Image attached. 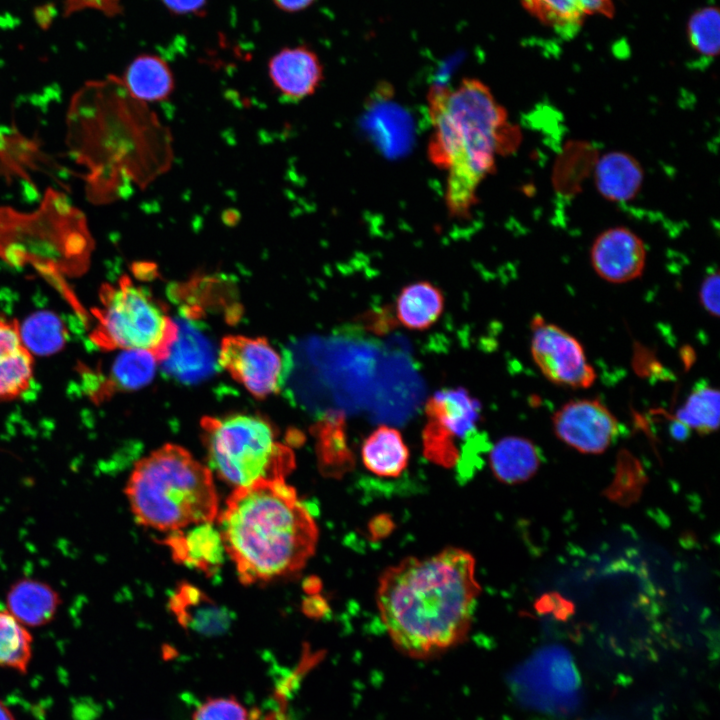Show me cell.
Wrapping results in <instances>:
<instances>
[{
  "label": "cell",
  "mask_w": 720,
  "mask_h": 720,
  "mask_svg": "<svg viewBox=\"0 0 720 720\" xmlns=\"http://www.w3.org/2000/svg\"><path fill=\"white\" fill-rule=\"evenodd\" d=\"M479 594L473 556L449 547L385 569L376 602L394 646L409 657L425 659L466 638Z\"/></svg>",
  "instance_id": "1"
},
{
  "label": "cell",
  "mask_w": 720,
  "mask_h": 720,
  "mask_svg": "<svg viewBox=\"0 0 720 720\" xmlns=\"http://www.w3.org/2000/svg\"><path fill=\"white\" fill-rule=\"evenodd\" d=\"M86 106L82 119L70 116L72 143L88 166L89 189L96 200H111L131 183L143 187L165 172L172 158L171 137L156 115L112 75L89 82L76 95Z\"/></svg>",
  "instance_id": "2"
},
{
  "label": "cell",
  "mask_w": 720,
  "mask_h": 720,
  "mask_svg": "<svg viewBox=\"0 0 720 720\" xmlns=\"http://www.w3.org/2000/svg\"><path fill=\"white\" fill-rule=\"evenodd\" d=\"M427 106L432 125L428 158L447 172L449 216L467 219L478 201L480 184L495 170L496 158L520 144L519 128L490 88L474 78H464L454 88L432 85Z\"/></svg>",
  "instance_id": "3"
},
{
  "label": "cell",
  "mask_w": 720,
  "mask_h": 720,
  "mask_svg": "<svg viewBox=\"0 0 720 720\" xmlns=\"http://www.w3.org/2000/svg\"><path fill=\"white\" fill-rule=\"evenodd\" d=\"M217 518L243 584L296 573L315 552L316 522L285 480L235 488Z\"/></svg>",
  "instance_id": "4"
},
{
  "label": "cell",
  "mask_w": 720,
  "mask_h": 720,
  "mask_svg": "<svg viewBox=\"0 0 720 720\" xmlns=\"http://www.w3.org/2000/svg\"><path fill=\"white\" fill-rule=\"evenodd\" d=\"M124 490L137 523L158 531L214 522L218 516L211 470L175 444L139 460Z\"/></svg>",
  "instance_id": "5"
},
{
  "label": "cell",
  "mask_w": 720,
  "mask_h": 720,
  "mask_svg": "<svg viewBox=\"0 0 720 720\" xmlns=\"http://www.w3.org/2000/svg\"><path fill=\"white\" fill-rule=\"evenodd\" d=\"M201 427L211 468L235 488L285 480L295 467L292 450L259 416L205 417Z\"/></svg>",
  "instance_id": "6"
},
{
  "label": "cell",
  "mask_w": 720,
  "mask_h": 720,
  "mask_svg": "<svg viewBox=\"0 0 720 720\" xmlns=\"http://www.w3.org/2000/svg\"><path fill=\"white\" fill-rule=\"evenodd\" d=\"M100 306L92 311L96 324L90 340L104 351L143 350L163 361L178 334V326L164 307L142 286L123 275L104 284Z\"/></svg>",
  "instance_id": "7"
},
{
  "label": "cell",
  "mask_w": 720,
  "mask_h": 720,
  "mask_svg": "<svg viewBox=\"0 0 720 720\" xmlns=\"http://www.w3.org/2000/svg\"><path fill=\"white\" fill-rule=\"evenodd\" d=\"M520 704L537 712L567 716L581 702V679L572 655L559 645L536 650L510 676Z\"/></svg>",
  "instance_id": "8"
},
{
  "label": "cell",
  "mask_w": 720,
  "mask_h": 720,
  "mask_svg": "<svg viewBox=\"0 0 720 720\" xmlns=\"http://www.w3.org/2000/svg\"><path fill=\"white\" fill-rule=\"evenodd\" d=\"M530 328L531 355L547 380L574 389L594 384L596 372L576 337L540 315L532 319Z\"/></svg>",
  "instance_id": "9"
},
{
  "label": "cell",
  "mask_w": 720,
  "mask_h": 720,
  "mask_svg": "<svg viewBox=\"0 0 720 720\" xmlns=\"http://www.w3.org/2000/svg\"><path fill=\"white\" fill-rule=\"evenodd\" d=\"M217 357L219 364L255 397L281 391L283 360L267 340L227 336Z\"/></svg>",
  "instance_id": "10"
},
{
  "label": "cell",
  "mask_w": 720,
  "mask_h": 720,
  "mask_svg": "<svg viewBox=\"0 0 720 720\" xmlns=\"http://www.w3.org/2000/svg\"><path fill=\"white\" fill-rule=\"evenodd\" d=\"M552 428L559 440L585 454H600L616 439L619 423L599 399H573L552 415Z\"/></svg>",
  "instance_id": "11"
},
{
  "label": "cell",
  "mask_w": 720,
  "mask_h": 720,
  "mask_svg": "<svg viewBox=\"0 0 720 720\" xmlns=\"http://www.w3.org/2000/svg\"><path fill=\"white\" fill-rule=\"evenodd\" d=\"M647 250L643 240L624 226L610 227L593 241L590 262L595 273L613 284L639 278L646 266Z\"/></svg>",
  "instance_id": "12"
},
{
  "label": "cell",
  "mask_w": 720,
  "mask_h": 720,
  "mask_svg": "<svg viewBox=\"0 0 720 720\" xmlns=\"http://www.w3.org/2000/svg\"><path fill=\"white\" fill-rule=\"evenodd\" d=\"M268 75L279 95L289 102L312 96L324 78L323 65L309 47H285L268 62Z\"/></svg>",
  "instance_id": "13"
},
{
  "label": "cell",
  "mask_w": 720,
  "mask_h": 720,
  "mask_svg": "<svg viewBox=\"0 0 720 720\" xmlns=\"http://www.w3.org/2000/svg\"><path fill=\"white\" fill-rule=\"evenodd\" d=\"M178 334L163 360L168 374L186 383L198 382L211 375L216 367L211 343L186 319L176 321Z\"/></svg>",
  "instance_id": "14"
},
{
  "label": "cell",
  "mask_w": 720,
  "mask_h": 720,
  "mask_svg": "<svg viewBox=\"0 0 720 720\" xmlns=\"http://www.w3.org/2000/svg\"><path fill=\"white\" fill-rule=\"evenodd\" d=\"M175 561L215 574L224 561L226 550L214 522H204L169 532L165 539Z\"/></svg>",
  "instance_id": "15"
},
{
  "label": "cell",
  "mask_w": 720,
  "mask_h": 720,
  "mask_svg": "<svg viewBox=\"0 0 720 720\" xmlns=\"http://www.w3.org/2000/svg\"><path fill=\"white\" fill-rule=\"evenodd\" d=\"M34 375V359L23 342L17 320L0 316V402L27 391Z\"/></svg>",
  "instance_id": "16"
},
{
  "label": "cell",
  "mask_w": 720,
  "mask_h": 720,
  "mask_svg": "<svg viewBox=\"0 0 720 720\" xmlns=\"http://www.w3.org/2000/svg\"><path fill=\"white\" fill-rule=\"evenodd\" d=\"M644 171L631 154L611 151L603 154L594 169L597 191L608 201L624 203L633 200L641 190Z\"/></svg>",
  "instance_id": "17"
},
{
  "label": "cell",
  "mask_w": 720,
  "mask_h": 720,
  "mask_svg": "<svg viewBox=\"0 0 720 720\" xmlns=\"http://www.w3.org/2000/svg\"><path fill=\"white\" fill-rule=\"evenodd\" d=\"M62 603L59 593L37 579L22 578L12 584L6 595V608L25 627L50 623Z\"/></svg>",
  "instance_id": "18"
},
{
  "label": "cell",
  "mask_w": 720,
  "mask_h": 720,
  "mask_svg": "<svg viewBox=\"0 0 720 720\" xmlns=\"http://www.w3.org/2000/svg\"><path fill=\"white\" fill-rule=\"evenodd\" d=\"M321 472L341 477L355 465V458L347 444L345 414L341 410L324 411L311 427Z\"/></svg>",
  "instance_id": "19"
},
{
  "label": "cell",
  "mask_w": 720,
  "mask_h": 720,
  "mask_svg": "<svg viewBox=\"0 0 720 720\" xmlns=\"http://www.w3.org/2000/svg\"><path fill=\"white\" fill-rule=\"evenodd\" d=\"M480 412V402L463 387L439 390L425 404L428 419L437 421L458 438L475 430Z\"/></svg>",
  "instance_id": "20"
},
{
  "label": "cell",
  "mask_w": 720,
  "mask_h": 720,
  "mask_svg": "<svg viewBox=\"0 0 720 720\" xmlns=\"http://www.w3.org/2000/svg\"><path fill=\"white\" fill-rule=\"evenodd\" d=\"M157 359L143 350H122L114 360L107 377L98 376L90 396L103 401L118 391L136 390L148 384L155 373Z\"/></svg>",
  "instance_id": "21"
},
{
  "label": "cell",
  "mask_w": 720,
  "mask_h": 720,
  "mask_svg": "<svg viewBox=\"0 0 720 720\" xmlns=\"http://www.w3.org/2000/svg\"><path fill=\"white\" fill-rule=\"evenodd\" d=\"M541 460L538 447L520 436L498 440L489 452V465L494 476L507 484L530 479L539 469Z\"/></svg>",
  "instance_id": "22"
},
{
  "label": "cell",
  "mask_w": 720,
  "mask_h": 720,
  "mask_svg": "<svg viewBox=\"0 0 720 720\" xmlns=\"http://www.w3.org/2000/svg\"><path fill=\"white\" fill-rule=\"evenodd\" d=\"M121 80L131 96L143 103L167 99L175 86L168 63L148 53L136 56Z\"/></svg>",
  "instance_id": "23"
},
{
  "label": "cell",
  "mask_w": 720,
  "mask_h": 720,
  "mask_svg": "<svg viewBox=\"0 0 720 720\" xmlns=\"http://www.w3.org/2000/svg\"><path fill=\"white\" fill-rule=\"evenodd\" d=\"M361 457L370 472L397 477L408 465L409 449L397 429L380 425L364 440Z\"/></svg>",
  "instance_id": "24"
},
{
  "label": "cell",
  "mask_w": 720,
  "mask_h": 720,
  "mask_svg": "<svg viewBox=\"0 0 720 720\" xmlns=\"http://www.w3.org/2000/svg\"><path fill=\"white\" fill-rule=\"evenodd\" d=\"M442 291L428 281H418L402 288L396 299L398 321L411 330H425L441 316L444 309Z\"/></svg>",
  "instance_id": "25"
},
{
  "label": "cell",
  "mask_w": 720,
  "mask_h": 720,
  "mask_svg": "<svg viewBox=\"0 0 720 720\" xmlns=\"http://www.w3.org/2000/svg\"><path fill=\"white\" fill-rule=\"evenodd\" d=\"M170 606L183 626L199 633L216 634L224 631L229 624L230 617L224 609L187 584L174 594Z\"/></svg>",
  "instance_id": "26"
},
{
  "label": "cell",
  "mask_w": 720,
  "mask_h": 720,
  "mask_svg": "<svg viewBox=\"0 0 720 720\" xmlns=\"http://www.w3.org/2000/svg\"><path fill=\"white\" fill-rule=\"evenodd\" d=\"M720 393L702 382L694 386L684 404L678 409L675 420L701 435L712 433L719 426Z\"/></svg>",
  "instance_id": "27"
},
{
  "label": "cell",
  "mask_w": 720,
  "mask_h": 720,
  "mask_svg": "<svg viewBox=\"0 0 720 720\" xmlns=\"http://www.w3.org/2000/svg\"><path fill=\"white\" fill-rule=\"evenodd\" d=\"M32 642L28 628L0 603V667L25 673L32 657Z\"/></svg>",
  "instance_id": "28"
},
{
  "label": "cell",
  "mask_w": 720,
  "mask_h": 720,
  "mask_svg": "<svg viewBox=\"0 0 720 720\" xmlns=\"http://www.w3.org/2000/svg\"><path fill=\"white\" fill-rule=\"evenodd\" d=\"M520 1L531 15L564 39H571L576 35L586 16L579 0Z\"/></svg>",
  "instance_id": "29"
},
{
  "label": "cell",
  "mask_w": 720,
  "mask_h": 720,
  "mask_svg": "<svg viewBox=\"0 0 720 720\" xmlns=\"http://www.w3.org/2000/svg\"><path fill=\"white\" fill-rule=\"evenodd\" d=\"M24 344L31 353L48 355L60 351L66 342V328L52 312L41 311L29 316L20 326Z\"/></svg>",
  "instance_id": "30"
},
{
  "label": "cell",
  "mask_w": 720,
  "mask_h": 720,
  "mask_svg": "<svg viewBox=\"0 0 720 720\" xmlns=\"http://www.w3.org/2000/svg\"><path fill=\"white\" fill-rule=\"evenodd\" d=\"M646 475L639 461L627 452L619 455L615 477L607 489L608 498L621 504L629 505L638 500Z\"/></svg>",
  "instance_id": "31"
},
{
  "label": "cell",
  "mask_w": 720,
  "mask_h": 720,
  "mask_svg": "<svg viewBox=\"0 0 720 720\" xmlns=\"http://www.w3.org/2000/svg\"><path fill=\"white\" fill-rule=\"evenodd\" d=\"M719 11L705 7L696 11L688 22V39L696 53L712 59L719 53Z\"/></svg>",
  "instance_id": "32"
},
{
  "label": "cell",
  "mask_w": 720,
  "mask_h": 720,
  "mask_svg": "<svg viewBox=\"0 0 720 720\" xmlns=\"http://www.w3.org/2000/svg\"><path fill=\"white\" fill-rule=\"evenodd\" d=\"M422 442L424 456L434 464L450 468L460 458L455 437L435 420L428 419L422 432Z\"/></svg>",
  "instance_id": "33"
},
{
  "label": "cell",
  "mask_w": 720,
  "mask_h": 720,
  "mask_svg": "<svg viewBox=\"0 0 720 720\" xmlns=\"http://www.w3.org/2000/svg\"><path fill=\"white\" fill-rule=\"evenodd\" d=\"M192 720H251L248 710L233 696L211 697L197 706Z\"/></svg>",
  "instance_id": "34"
},
{
  "label": "cell",
  "mask_w": 720,
  "mask_h": 720,
  "mask_svg": "<svg viewBox=\"0 0 720 720\" xmlns=\"http://www.w3.org/2000/svg\"><path fill=\"white\" fill-rule=\"evenodd\" d=\"M720 278L718 270H712L704 277L699 289V301L710 315L719 316Z\"/></svg>",
  "instance_id": "35"
},
{
  "label": "cell",
  "mask_w": 720,
  "mask_h": 720,
  "mask_svg": "<svg viewBox=\"0 0 720 720\" xmlns=\"http://www.w3.org/2000/svg\"><path fill=\"white\" fill-rule=\"evenodd\" d=\"M208 0H161L163 5L173 14H200Z\"/></svg>",
  "instance_id": "36"
},
{
  "label": "cell",
  "mask_w": 720,
  "mask_h": 720,
  "mask_svg": "<svg viewBox=\"0 0 720 720\" xmlns=\"http://www.w3.org/2000/svg\"><path fill=\"white\" fill-rule=\"evenodd\" d=\"M581 8L584 14H601L606 17H612L614 15V2L613 0H579Z\"/></svg>",
  "instance_id": "37"
},
{
  "label": "cell",
  "mask_w": 720,
  "mask_h": 720,
  "mask_svg": "<svg viewBox=\"0 0 720 720\" xmlns=\"http://www.w3.org/2000/svg\"><path fill=\"white\" fill-rule=\"evenodd\" d=\"M280 10L295 13L310 7L316 0H271Z\"/></svg>",
  "instance_id": "38"
},
{
  "label": "cell",
  "mask_w": 720,
  "mask_h": 720,
  "mask_svg": "<svg viewBox=\"0 0 720 720\" xmlns=\"http://www.w3.org/2000/svg\"><path fill=\"white\" fill-rule=\"evenodd\" d=\"M0 720H14L9 709L0 701Z\"/></svg>",
  "instance_id": "39"
},
{
  "label": "cell",
  "mask_w": 720,
  "mask_h": 720,
  "mask_svg": "<svg viewBox=\"0 0 720 720\" xmlns=\"http://www.w3.org/2000/svg\"><path fill=\"white\" fill-rule=\"evenodd\" d=\"M263 720H285V718L282 714L273 712V713L266 715Z\"/></svg>",
  "instance_id": "40"
}]
</instances>
